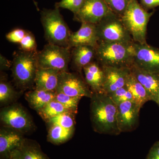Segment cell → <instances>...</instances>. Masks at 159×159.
Returning a JSON list of instances; mask_svg holds the SVG:
<instances>
[{"mask_svg":"<svg viewBox=\"0 0 159 159\" xmlns=\"http://www.w3.org/2000/svg\"><path fill=\"white\" fill-rule=\"evenodd\" d=\"M140 4L146 10L159 7V0H140Z\"/></svg>","mask_w":159,"mask_h":159,"instance_id":"33","label":"cell"},{"mask_svg":"<svg viewBox=\"0 0 159 159\" xmlns=\"http://www.w3.org/2000/svg\"><path fill=\"white\" fill-rule=\"evenodd\" d=\"M38 52L20 50L15 53L11 67L12 76L16 85L22 91L31 89L34 85L39 68Z\"/></svg>","mask_w":159,"mask_h":159,"instance_id":"3","label":"cell"},{"mask_svg":"<svg viewBox=\"0 0 159 159\" xmlns=\"http://www.w3.org/2000/svg\"><path fill=\"white\" fill-rule=\"evenodd\" d=\"M47 140L54 145H60L68 141L74 134V130L67 129L56 124H49Z\"/></svg>","mask_w":159,"mask_h":159,"instance_id":"23","label":"cell"},{"mask_svg":"<svg viewBox=\"0 0 159 159\" xmlns=\"http://www.w3.org/2000/svg\"><path fill=\"white\" fill-rule=\"evenodd\" d=\"M107 95L116 105L125 101H135L132 95L125 86L118 89L115 92Z\"/></svg>","mask_w":159,"mask_h":159,"instance_id":"28","label":"cell"},{"mask_svg":"<svg viewBox=\"0 0 159 159\" xmlns=\"http://www.w3.org/2000/svg\"><path fill=\"white\" fill-rule=\"evenodd\" d=\"M133 75L142 84L155 101L159 93V74L152 73L139 67L134 63L130 68Z\"/></svg>","mask_w":159,"mask_h":159,"instance_id":"16","label":"cell"},{"mask_svg":"<svg viewBox=\"0 0 159 159\" xmlns=\"http://www.w3.org/2000/svg\"><path fill=\"white\" fill-rule=\"evenodd\" d=\"M82 98L68 96L63 93L56 92L54 99L58 101L67 109L77 114L78 104Z\"/></svg>","mask_w":159,"mask_h":159,"instance_id":"27","label":"cell"},{"mask_svg":"<svg viewBox=\"0 0 159 159\" xmlns=\"http://www.w3.org/2000/svg\"><path fill=\"white\" fill-rule=\"evenodd\" d=\"M0 120L5 127L23 134L34 130L35 128L29 114L22 106L16 103L1 109Z\"/></svg>","mask_w":159,"mask_h":159,"instance_id":"8","label":"cell"},{"mask_svg":"<svg viewBox=\"0 0 159 159\" xmlns=\"http://www.w3.org/2000/svg\"><path fill=\"white\" fill-rule=\"evenodd\" d=\"M157 104L159 106V93L155 101Z\"/></svg>","mask_w":159,"mask_h":159,"instance_id":"36","label":"cell"},{"mask_svg":"<svg viewBox=\"0 0 159 159\" xmlns=\"http://www.w3.org/2000/svg\"><path fill=\"white\" fill-rule=\"evenodd\" d=\"M96 59V48L91 46H78L71 50V66L79 73Z\"/></svg>","mask_w":159,"mask_h":159,"instance_id":"17","label":"cell"},{"mask_svg":"<svg viewBox=\"0 0 159 159\" xmlns=\"http://www.w3.org/2000/svg\"><path fill=\"white\" fill-rule=\"evenodd\" d=\"M60 72L55 69L39 67L35 77L34 89L56 92Z\"/></svg>","mask_w":159,"mask_h":159,"instance_id":"19","label":"cell"},{"mask_svg":"<svg viewBox=\"0 0 159 159\" xmlns=\"http://www.w3.org/2000/svg\"><path fill=\"white\" fill-rule=\"evenodd\" d=\"M96 25L99 41L124 43L134 42L121 17L113 11Z\"/></svg>","mask_w":159,"mask_h":159,"instance_id":"6","label":"cell"},{"mask_svg":"<svg viewBox=\"0 0 159 159\" xmlns=\"http://www.w3.org/2000/svg\"><path fill=\"white\" fill-rule=\"evenodd\" d=\"M146 159H159V142H157L151 148Z\"/></svg>","mask_w":159,"mask_h":159,"instance_id":"34","label":"cell"},{"mask_svg":"<svg viewBox=\"0 0 159 159\" xmlns=\"http://www.w3.org/2000/svg\"><path fill=\"white\" fill-rule=\"evenodd\" d=\"M104 71L102 93L109 94L125 86L130 68L102 66Z\"/></svg>","mask_w":159,"mask_h":159,"instance_id":"13","label":"cell"},{"mask_svg":"<svg viewBox=\"0 0 159 159\" xmlns=\"http://www.w3.org/2000/svg\"><path fill=\"white\" fill-rule=\"evenodd\" d=\"M23 134L4 127L0 129V159H11V153L22 144Z\"/></svg>","mask_w":159,"mask_h":159,"instance_id":"15","label":"cell"},{"mask_svg":"<svg viewBox=\"0 0 159 159\" xmlns=\"http://www.w3.org/2000/svg\"><path fill=\"white\" fill-rule=\"evenodd\" d=\"M134 43L99 41L96 60L102 66L130 68L134 62Z\"/></svg>","mask_w":159,"mask_h":159,"instance_id":"2","label":"cell"},{"mask_svg":"<svg viewBox=\"0 0 159 159\" xmlns=\"http://www.w3.org/2000/svg\"><path fill=\"white\" fill-rule=\"evenodd\" d=\"M86 0H61L55 3V8H63L72 11L74 15L77 14Z\"/></svg>","mask_w":159,"mask_h":159,"instance_id":"30","label":"cell"},{"mask_svg":"<svg viewBox=\"0 0 159 159\" xmlns=\"http://www.w3.org/2000/svg\"><path fill=\"white\" fill-rule=\"evenodd\" d=\"M71 50L69 48L48 43L42 50L38 52L39 67L68 71Z\"/></svg>","mask_w":159,"mask_h":159,"instance_id":"7","label":"cell"},{"mask_svg":"<svg viewBox=\"0 0 159 159\" xmlns=\"http://www.w3.org/2000/svg\"><path fill=\"white\" fill-rule=\"evenodd\" d=\"M71 112L63 113L51 118L47 121L48 124H56L67 129L75 130V115Z\"/></svg>","mask_w":159,"mask_h":159,"instance_id":"26","label":"cell"},{"mask_svg":"<svg viewBox=\"0 0 159 159\" xmlns=\"http://www.w3.org/2000/svg\"><path fill=\"white\" fill-rule=\"evenodd\" d=\"M19 44L22 51L27 52L37 51V43L35 37L31 31H27L26 35Z\"/></svg>","mask_w":159,"mask_h":159,"instance_id":"31","label":"cell"},{"mask_svg":"<svg viewBox=\"0 0 159 159\" xmlns=\"http://www.w3.org/2000/svg\"><path fill=\"white\" fill-rule=\"evenodd\" d=\"M11 159H50L34 140L25 139L22 145L11 153Z\"/></svg>","mask_w":159,"mask_h":159,"instance_id":"20","label":"cell"},{"mask_svg":"<svg viewBox=\"0 0 159 159\" xmlns=\"http://www.w3.org/2000/svg\"><path fill=\"white\" fill-rule=\"evenodd\" d=\"M37 112L40 116L47 122L49 119L60 114L71 111L67 109L61 103L54 99Z\"/></svg>","mask_w":159,"mask_h":159,"instance_id":"25","label":"cell"},{"mask_svg":"<svg viewBox=\"0 0 159 159\" xmlns=\"http://www.w3.org/2000/svg\"><path fill=\"white\" fill-rule=\"evenodd\" d=\"M83 71L84 73V80L93 93H102L104 71L103 67L95 60L85 66Z\"/></svg>","mask_w":159,"mask_h":159,"instance_id":"18","label":"cell"},{"mask_svg":"<svg viewBox=\"0 0 159 159\" xmlns=\"http://www.w3.org/2000/svg\"><path fill=\"white\" fill-rule=\"evenodd\" d=\"M41 22L44 37L48 43L69 48L71 32L61 14L59 9H43L41 11Z\"/></svg>","mask_w":159,"mask_h":159,"instance_id":"4","label":"cell"},{"mask_svg":"<svg viewBox=\"0 0 159 159\" xmlns=\"http://www.w3.org/2000/svg\"><path fill=\"white\" fill-rule=\"evenodd\" d=\"M99 41L96 25L82 23L78 31L71 33L69 48L71 49L74 47L82 45L91 46L96 48Z\"/></svg>","mask_w":159,"mask_h":159,"instance_id":"14","label":"cell"},{"mask_svg":"<svg viewBox=\"0 0 159 159\" xmlns=\"http://www.w3.org/2000/svg\"><path fill=\"white\" fill-rule=\"evenodd\" d=\"M125 86L132 95L135 102L141 107L146 102L151 100L150 95L144 87L130 73Z\"/></svg>","mask_w":159,"mask_h":159,"instance_id":"22","label":"cell"},{"mask_svg":"<svg viewBox=\"0 0 159 159\" xmlns=\"http://www.w3.org/2000/svg\"><path fill=\"white\" fill-rule=\"evenodd\" d=\"M154 11L148 12L139 3L138 0H131L121 19L134 42L147 43V26Z\"/></svg>","mask_w":159,"mask_h":159,"instance_id":"5","label":"cell"},{"mask_svg":"<svg viewBox=\"0 0 159 159\" xmlns=\"http://www.w3.org/2000/svg\"><path fill=\"white\" fill-rule=\"evenodd\" d=\"M109 9L114 13L122 17L131 0H104Z\"/></svg>","mask_w":159,"mask_h":159,"instance_id":"29","label":"cell"},{"mask_svg":"<svg viewBox=\"0 0 159 159\" xmlns=\"http://www.w3.org/2000/svg\"><path fill=\"white\" fill-rule=\"evenodd\" d=\"M56 92L73 97L91 98L93 93L87 84L84 79L76 73L61 71Z\"/></svg>","mask_w":159,"mask_h":159,"instance_id":"9","label":"cell"},{"mask_svg":"<svg viewBox=\"0 0 159 159\" xmlns=\"http://www.w3.org/2000/svg\"><path fill=\"white\" fill-rule=\"evenodd\" d=\"M112 11L104 0H86L74 20L82 23L97 25Z\"/></svg>","mask_w":159,"mask_h":159,"instance_id":"11","label":"cell"},{"mask_svg":"<svg viewBox=\"0 0 159 159\" xmlns=\"http://www.w3.org/2000/svg\"><path fill=\"white\" fill-rule=\"evenodd\" d=\"M17 97V93L6 75L1 74L0 79V103L6 105L13 102Z\"/></svg>","mask_w":159,"mask_h":159,"instance_id":"24","label":"cell"},{"mask_svg":"<svg viewBox=\"0 0 159 159\" xmlns=\"http://www.w3.org/2000/svg\"><path fill=\"white\" fill-rule=\"evenodd\" d=\"M117 121L120 132H128L137 128L139 113L142 107L134 101H127L117 104Z\"/></svg>","mask_w":159,"mask_h":159,"instance_id":"12","label":"cell"},{"mask_svg":"<svg viewBox=\"0 0 159 159\" xmlns=\"http://www.w3.org/2000/svg\"><path fill=\"white\" fill-rule=\"evenodd\" d=\"M133 47L134 63L145 70L159 74V48L135 42Z\"/></svg>","mask_w":159,"mask_h":159,"instance_id":"10","label":"cell"},{"mask_svg":"<svg viewBox=\"0 0 159 159\" xmlns=\"http://www.w3.org/2000/svg\"><path fill=\"white\" fill-rule=\"evenodd\" d=\"M90 119L94 130L104 134L121 133L117 121V106L107 94L93 93L90 98Z\"/></svg>","mask_w":159,"mask_h":159,"instance_id":"1","label":"cell"},{"mask_svg":"<svg viewBox=\"0 0 159 159\" xmlns=\"http://www.w3.org/2000/svg\"><path fill=\"white\" fill-rule=\"evenodd\" d=\"M55 94L56 92L39 90L34 89L26 93L25 98L30 107L38 111L48 102L54 100Z\"/></svg>","mask_w":159,"mask_h":159,"instance_id":"21","label":"cell"},{"mask_svg":"<svg viewBox=\"0 0 159 159\" xmlns=\"http://www.w3.org/2000/svg\"><path fill=\"white\" fill-rule=\"evenodd\" d=\"M27 32V31L24 29H15L6 34V38L10 42L20 43Z\"/></svg>","mask_w":159,"mask_h":159,"instance_id":"32","label":"cell"},{"mask_svg":"<svg viewBox=\"0 0 159 159\" xmlns=\"http://www.w3.org/2000/svg\"><path fill=\"white\" fill-rule=\"evenodd\" d=\"M0 68L1 71L9 70L12 66V62L1 54L0 55Z\"/></svg>","mask_w":159,"mask_h":159,"instance_id":"35","label":"cell"}]
</instances>
